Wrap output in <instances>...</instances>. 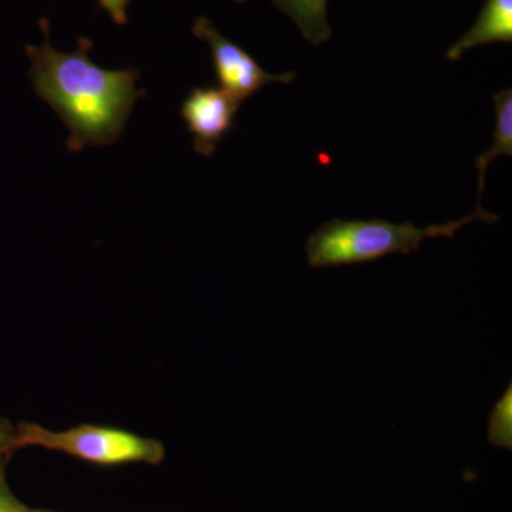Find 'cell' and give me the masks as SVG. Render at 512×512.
Segmentation results:
<instances>
[{
    "label": "cell",
    "instance_id": "6da1fadb",
    "mask_svg": "<svg viewBox=\"0 0 512 512\" xmlns=\"http://www.w3.org/2000/svg\"><path fill=\"white\" fill-rule=\"evenodd\" d=\"M45 42L28 46L32 63L30 80L40 99L45 100L69 128L67 150L104 147L123 134L131 110L146 90H138L140 70H107L92 62V40L80 37L76 52L63 53L50 42V25L40 22Z\"/></svg>",
    "mask_w": 512,
    "mask_h": 512
},
{
    "label": "cell",
    "instance_id": "7a4b0ae2",
    "mask_svg": "<svg viewBox=\"0 0 512 512\" xmlns=\"http://www.w3.org/2000/svg\"><path fill=\"white\" fill-rule=\"evenodd\" d=\"M498 215L483 210L481 204L463 220L419 228L413 222L393 224L379 220H332L320 225L306 242L312 268L365 264L392 254L417 251L427 238H453L474 221L497 222Z\"/></svg>",
    "mask_w": 512,
    "mask_h": 512
},
{
    "label": "cell",
    "instance_id": "3957f363",
    "mask_svg": "<svg viewBox=\"0 0 512 512\" xmlns=\"http://www.w3.org/2000/svg\"><path fill=\"white\" fill-rule=\"evenodd\" d=\"M26 446L60 451L106 466L126 463L157 464L164 458V447L160 441L146 439L130 431L87 424L55 431L39 424L20 423L16 426V448Z\"/></svg>",
    "mask_w": 512,
    "mask_h": 512
},
{
    "label": "cell",
    "instance_id": "277c9868",
    "mask_svg": "<svg viewBox=\"0 0 512 512\" xmlns=\"http://www.w3.org/2000/svg\"><path fill=\"white\" fill-rule=\"evenodd\" d=\"M192 33L210 47L218 83L237 103L242 104L272 83L291 84L296 74H271L261 64L234 42L227 39L211 19L200 16L192 25Z\"/></svg>",
    "mask_w": 512,
    "mask_h": 512
},
{
    "label": "cell",
    "instance_id": "5b68a950",
    "mask_svg": "<svg viewBox=\"0 0 512 512\" xmlns=\"http://www.w3.org/2000/svg\"><path fill=\"white\" fill-rule=\"evenodd\" d=\"M241 104L221 87H194L181 106V117L192 134V146L198 154L211 157L218 144L234 127Z\"/></svg>",
    "mask_w": 512,
    "mask_h": 512
},
{
    "label": "cell",
    "instance_id": "8992f818",
    "mask_svg": "<svg viewBox=\"0 0 512 512\" xmlns=\"http://www.w3.org/2000/svg\"><path fill=\"white\" fill-rule=\"evenodd\" d=\"M512 42V0H487L470 29L447 50L448 60L461 57L478 46Z\"/></svg>",
    "mask_w": 512,
    "mask_h": 512
},
{
    "label": "cell",
    "instance_id": "52a82bcc",
    "mask_svg": "<svg viewBox=\"0 0 512 512\" xmlns=\"http://www.w3.org/2000/svg\"><path fill=\"white\" fill-rule=\"evenodd\" d=\"M272 3L295 23L311 45L329 42L332 28L328 19V0H272Z\"/></svg>",
    "mask_w": 512,
    "mask_h": 512
},
{
    "label": "cell",
    "instance_id": "ba28073f",
    "mask_svg": "<svg viewBox=\"0 0 512 512\" xmlns=\"http://www.w3.org/2000/svg\"><path fill=\"white\" fill-rule=\"evenodd\" d=\"M495 130L494 144L490 150L484 151L477 157L476 167L478 170V201L481 204V197L485 190V174L491 161L500 156L512 157V90L504 89L494 94Z\"/></svg>",
    "mask_w": 512,
    "mask_h": 512
},
{
    "label": "cell",
    "instance_id": "9c48e42d",
    "mask_svg": "<svg viewBox=\"0 0 512 512\" xmlns=\"http://www.w3.org/2000/svg\"><path fill=\"white\" fill-rule=\"evenodd\" d=\"M488 440L495 447L511 448L512 444V389L511 384L495 404L488 426Z\"/></svg>",
    "mask_w": 512,
    "mask_h": 512
},
{
    "label": "cell",
    "instance_id": "30bf717a",
    "mask_svg": "<svg viewBox=\"0 0 512 512\" xmlns=\"http://www.w3.org/2000/svg\"><path fill=\"white\" fill-rule=\"evenodd\" d=\"M15 450H18L16 448V427H13L9 421L0 420V474H2L3 460Z\"/></svg>",
    "mask_w": 512,
    "mask_h": 512
},
{
    "label": "cell",
    "instance_id": "8fae6325",
    "mask_svg": "<svg viewBox=\"0 0 512 512\" xmlns=\"http://www.w3.org/2000/svg\"><path fill=\"white\" fill-rule=\"evenodd\" d=\"M131 2L133 0H99L101 8L109 13L116 25H126Z\"/></svg>",
    "mask_w": 512,
    "mask_h": 512
},
{
    "label": "cell",
    "instance_id": "7c38bea8",
    "mask_svg": "<svg viewBox=\"0 0 512 512\" xmlns=\"http://www.w3.org/2000/svg\"><path fill=\"white\" fill-rule=\"evenodd\" d=\"M0 512H30L0 484Z\"/></svg>",
    "mask_w": 512,
    "mask_h": 512
},
{
    "label": "cell",
    "instance_id": "4fadbf2b",
    "mask_svg": "<svg viewBox=\"0 0 512 512\" xmlns=\"http://www.w3.org/2000/svg\"><path fill=\"white\" fill-rule=\"evenodd\" d=\"M232 2L245 3L248 2V0H232Z\"/></svg>",
    "mask_w": 512,
    "mask_h": 512
}]
</instances>
